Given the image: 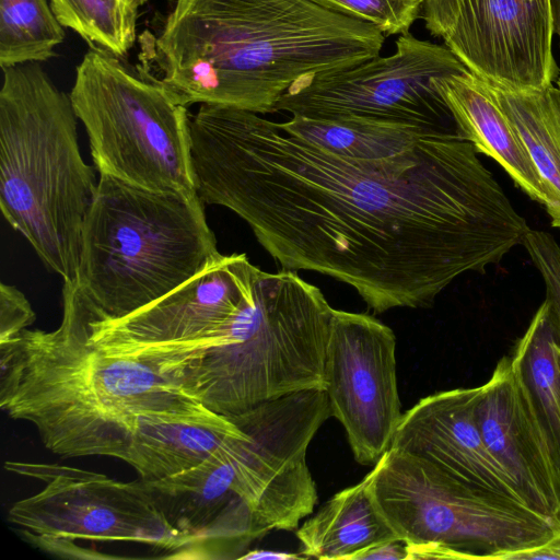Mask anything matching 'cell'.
Listing matches in <instances>:
<instances>
[{
  "label": "cell",
  "instance_id": "1",
  "mask_svg": "<svg viewBox=\"0 0 560 560\" xmlns=\"http://www.w3.org/2000/svg\"><path fill=\"white\" fill-rule=\"evenodd\" d=\"M189 131L203 203L242 218L282 269L341 281L375 313L431 306L529 231L460 132L361 161L235 107L200 104Z\"/></svg>",
  "mask_w": 560,
  "mask_h": 560
},
{
  "label": "cell",
  "instance_id": "2",
  "mask_svg": "<svg viewBox=\"0 0 560 560\" xmlns=\"http://www.w3.org/2000/svg\"><path fill=\"white\" fill-rule=\"evenodd\" d=\"M138 42V69L180 105L264 115L300 78L378 56L385 35L312 0H173Z\"/></svg>",
  "mask_w": 560,
  "mask_h": 560
},
{
  "label": "cell",
  "instance_id": "3",
  "mask_svg": "<svg viewBox=\"0 0 560 560\" xmlns=\"http://www.w3.org/2000/svg\"><path fill=\"white\" fill-rule=\"evenodd\" d=\"M176 369L108 355L56 329H25L0 343V406L32 423L56 454L121 459L138 415L201 406L182 388Z\"/></svg>",
  "mask_w": 560,
  "mask_h": 560
},
{
  "label": "cell",
  "instance_id": "4",
  "mask_svg": "<svg viewBox=\"0 0 560 560\" xmlns=\"http://www.w3.org/2000/svg\"><path fill=\"white\" fill-rule=\"evenodd\" d=\"M197 195L159 191L100 175L84 220L73 282H63L70 322L116 320L167 295L222 254Z\"/></svg>",
  "mask_w": 560,
  "mask_h": 560
},
{
  "label": "cell",
  "instance_id": "5",
  "mask_svg": "<svg viewBox=\"0 0 560 560\" xmlns=\"http://www.w3.org/2000/svg\"><path fill=\"white\" fill-rule=\"evenodd\" d=\"M0 208L43 264L73 282L97 191L82 159L70 94L37 62L2 68Z\"/></svg>",
  "mask_w": 560,
  "mask_h": 560
},
{
  "label": "cell",
  "instance_id": "6",
  "mask_svg": "<svg viewBox=\"0 0 560 560\" xmlns=\"http://www.w3.org/2000/svg\"><path fill=\"white\" fill-rule=\"evenodd\" d=\"M334 307L298 271L258 269L224 338L176 371L207 409L233 417L290 394L325 389Z\"/></svg>",
  "mask_w": 560,
  "mask_h": 560
},
{
  "label": "cell",
  "instance_id": "7",
  "mask_svg": "<svg viewBox=\"0 0 560 560\" xmlns=\"http://www.w3.org/2000/svg\"><path fill=\"white\" fill-rule=\"evenodd\" d=\"M70 98L100 175L197 195L188 107L163 85L121 57L90 48L77 67Z\"/></svg>",
  "mask_w": 560,
  "mask_h": 560
},
{
  "label": "cell",
  "instance_id": "8",
  "mask_svg": "<svg viewBox=\"0 0 560 560\" xmlns=\"http://www.w3.org/2000/svg\"><path fill=\"white\" fill-rule=\"evenodd\" d=\"M373 498L396 535L434 542L467 559H500L545 542L557 518L511 499L474 488L432 462L389 447L374 464Z\"/></svg>",
  "mask_w": 560,
  "mask_h": 560
},
{
  "label": "cell",
  "instance_id": "9",
  "mask_svg": "<svg viewBox=\"0 0 560 560\" xmlns=\"http://www.w3.org/2000/svg\"><path fill=\"white\" fill-rule=\"evenodd\" d=\"M468 69L445 46L399 35L395 51L360 63L307 74L279 98L276 112L311 119L362 118L458 131L434 79Z\"/></svg>",
  "mask_w": 560,
  "mask_h": 560
},
{
  "label": "cell",
  "instance_id": "10",
  "mask_svg": "<svg viewBox=\"0 0 560 560\" xmlns=\"http://www.w3.org/2000/svg\"><path fill=\"white\" fill-rule=\"evenodd\" d=\"M258 269L245 254L222 255L176 290L124 318L62 319L56 330L108 355L183 363L223 339Z\"/></svg>",
  "mask_w": 560,
  "mask_h": 560
},
{
  "label": "cell",
  "instance_id": "11",
  "mask_svg": "<svg viewBox=\"0 0 560 560\" xmlns=\"http://www.w3.org/2000/svg\"><path fill=\"white\" fill-rule=\"evenodd\" d=\"M5 469L42 480L43 489L15 502L10 522L35 537L132 541L171 552L183 549L179 533L167 522L144 482L59 465L10 460Z\"/></svg>",
  "mask_w": 560,
  "mask_h": 560
},
{
  "label": "cell",
  "instance_id": "12",
  "mask_svg": "<svg viewBox=\"0 0 560 560\" xmlns=\"http://www.w3.org/2000/svg\"><path fill=\"white\" fill-rule=\"evenodd\" d=\"M324 390L355 460L377 463L390 447L402 417L392 328L370 314L335 308Z\"/></svg>",
  "mask_w": 560,
  "mask_h": 560
},
{
  "label": "cell",
  "instance_id": "13",
  "mask_svg": "<svg viewBox=\"0 0 560 560\" xmlns=\"http://www.w3.org/2000/svg\"><path fill=\"white\" fill-rule=\"evenodd\" d=\"M550 0H458L445 46L474 74L510 90L540 89L559 77Z\"/></svg>",
  "mask_w": 560,
  "mask_h": 560
},
{
  "label": "cell",
  "instance_id": "14",
  "mask_svg": "<svg viewBox=\"0 0 560 560\" xmlns=\"http://www.w3.org/2000/svg\"><path fill=\"white\" fill-rule=\"evenodd\" d=\"M476 418L489 451L515 482L532 510L560 514V468L547 433L511 355L498 361L480 385Z\"/></svg>",
  "mask_w": 560,
  "mask_h": 560
},
{
  "label": "cell",
  "instance_id": "15",
  "mask_svg": "<svg viewBox=\"0 0 560 560\" xmlns=\"http://www.w3.org/2000/svg\"><path fill=\"white\" fill-rule=\"evenodd\" d=\"M479 394L477 386L420 399L402 413L390 447L421 456L474 488L526 505L515 482L482 439L476 418Z\"/></svg>",
  "mask_w": 560,
  "mask_h": 560
},
{
  "label": "cell",
  "instance_id": "16",
  "mask_svg": "<svg viewBox=\"0 0 560 560\" xmlns=\"http://www.w3.org/2000/svg\"><path fill=\"white\" fill-rule=\"evenodd\" d=\"M450 108L460 135L478 153L499 163L530 199L545 207L549 218L556 211V198L538 174L489 84L469 70L433 80Z\"/></svg>",
  "mask_w": 560,
  "mask_h": 560
},
{
  "label": "cell",
  "instance_id": "17",
  "mask_svg": "<svg viewBox=\"0 0 560 560\" xmlns=\"http://www.w3.org/2000/svg\"><path fill=\"white\" fill-rule=\"evenodd\" d=\"M244 434L230 417L202 405L184 411L140 413L121 460L133 467L140 479L159 480L201 464Z\"/></svg>",
  "mask_w": 560,
  "mask_h": 560
},
{
  "label": "cell",
  "instance_id": "18",
  "mask_svg": "<svg viewBox=\"0 0 560 560\" xmlns=\"http://www.w3.org/2000/svg\"><path fill=\"white\" fill-rule=\"evenodd\" d=\"M372 472L326 501L296 528L306 558L353 560L361 551L399 538L371 491Z\"/></svg>",
  "mask_w": 560,
  "mask_h": 560
},
{
  "label": "cell",
  "instance_id": "19",
  "mask_svg": "<svg viewBox=\"0 0 560 560\" xmlns=\"http://www.w3.org/2000/svg\"><path fill=\"white\" fill-rule=\"evenodd\" d=\"M560 317L548 300L540 304L511 358L547 433L560 468Z\"/></svg>",
  "mask_w": 560,
  "mask_h": 560
},
{
  "label": "cell",
  "instance_id": "20",
  "mask_svg": "<svg viewBox=\"0 0 560 560\" xmlns=\"http://www.w3.org/2000/svg\"><path fill=\"white\" fill-rule=\"evenodd\" d=\"M488 84L552 191L557 206L550 223L560 229V90L555 84L530 90Z\"/></svg>",
  "mask_w": 560,
  "mask_h": 560
},
{
  "label": "cell",
  "instance_id": "21",
  "mask_svg": "<svg viewBox=\"0 0 560 560\" xmlns=\"http://www.w3.org/2000/svg\"><path fill=\"white\" fill-rule=\"evenodd\" d=\"M278 126L327 151L361 161L389 159L413 149L430 135L448 132L362 118L325 120L292 116L288 121L278 122Z\"/></svg>",
  "mask_w": 560,
  "mask_h": 560
},
{
  "label": "cell",
  "instance_id": "22",
  "mask_svg": "<svg viewBox=\"0 0 560 560\" xmlns=\"http://www.w3.org/2000/svg\"><path fill=\"white\" fill-rule=\"evenodd\" d=\"M65 36L50 0H0L1 68L47 61Z\"/></svg>",
  "mask_w": 560,
  "mask_h": 560
},
{
  "label": "cell",
  "instance_id": "23",
  "mask_svg": "<svg viewBox=\"0 0 560 560\" xmlns=\"http://www.w3.org/2000/svg\"><path fill=\"white\" fill-rule=\"evenodd\" d=\"M59 22L90 48L124 57L137 39L138 11L125 0H50Z\"/></svg>",
  "mask_w": 560,
  "mask_h": 560
},
{
  "label": "cell",
  "instance_id": "24",
  "mask_svg": "<svg viewBox=\"0 0 560 560\" xmlns=\"http://www.w3.org/2000/svg\"><path fill=\"white\" fill-rule=\"evenodd\" d=\"M332 11L376 26L384 35H401L423 10L424 0H312Z\"/></svg>",
  "mask_w": 560,
  "mask_h": 560
},
{
  "label": "cell",
  "instance_id": "25",
  "mask_svg": "<svg viewBox=\"0 0 560 560\" xmlns=\"http://www.w3.org/2000/svg\"><path fill=\"white\" fill-rule=\"evenodd\" d=\"M522 245L544 280L546 300L560 317V245L551 234L539 230H529Z\"/></svg>",
  "mask_w": 560,
  "mask_h": 560
},
{
  "label": "cell",
  "instance_id": "26",
  "mask_svg": "<svg viewBox=\"0 0 560 560\" xmlns=\"http://www.w3.org/2000/svg\"><path fill=\"white\" fill-rule=\"evenodd\" d=\"M36 319L26 296L15 287L0 284V343L18 337Z\"/></svg>",
  "mask_w": 560,
  "mask_h": 560
},
{
  "label": "cell",
  "instance_id": "27",
  "mask_svg": "<svg viewBox=\"0 0 560 560\" xmlns=\"http://www.w3.org/2000/svg\"><path fill=\"white\" fill-rule=\"evenodd\" d=\"M458 11V0H424L423 20L427 30L443 37L453 26Z\"/></svg>",
  "mask_w": 560,
  "mask_h": 560
},
{
  "label": "cell",
  "instance_id": "28",
  "mask_svg": "<svg viewBox=\"0 0 560 560\" xmlns=\"http://www.w3.org/2000/svg\"><path fill=\"white\" fill-rule=\"evenodd\" d=\"M407 558V541L395 538L359 552L353 560H401Z\"/></svg>",
  "mask_w": 560,
  "mask_h": 560
},
{
  "label": "cell",
  "instance_id": "29",
  "mask_svg": "<svg viewBox=\"0 0 560 560\" xmlns=\"http://www.w3.org/2000/svg\"><path fill=\"white\" fill-rule=\"evenodd\" d=\"M238 559H275V560H289V559H301V556L285 552V551H275V550H250L246 551Z\"/></svg>",
  "mask_w": 560,
  "mask_h": 560
},
{
  "label": "cell",
  "instance_id": "30",
  "mask_svg": "<svg viewBox=\"0 0 560 560\" xmlns=\"http://www.w3.org/2000/svg\"><path fill=\"white\" fill-rule=\"evenodd\" d=\"M553 32L560 39V0H550Z\"/></svg>",
  "mask_w": 560,
  "mask_h": 560
},
{
  "label": "cell",
  "instance_id": "31",
  "mask_svg": "<svg viewBox=\"0 0 560 560\" xmlns=\"http://www.w3.org/2000/svg\"><path fill=\"white\" fill-rule=\"evenodd\" d=\"M555 535L560 539V514L557 517V525L555 529Z\"/></svg>",
  "mask_w": 560,
  "mask_h": 560
},
{
  "label": "cell",
  "instance_id": "32",
  "mask_svg": "<svg viewBox=\"0 0 560 560\" xmlns=\"http://www.w3.org/2000/svg\"><path fill=\"white\" fill-rule=\"evenodd\" d=\"M556 85H557V86L559 88V90H560V75H559V77L557 78V80H556Z\"/></svg>",
  "mask_w": 560,
  "mask_h": 560
},
{
  "label": "cell",
  "instance_id": "33",
  "mask_svg": "<svg viewBox=\"0 0 560 560\" xmlns=\"http://www.w3.org/2000/svg\"><path fill=\"white\" fill-rule=\"evenodd\" d=\"M558 363H559V369H560V346L558 348Z\"/></svg>",
  "mask_w": 560,
  "mask_h": 560
},
{
  "label": "cell",
  "instance_id": "34",
  "mask_svg": "<svg viewBox=\"0 0 560 560\" xmlns=\"http://www.w3.org/2000/svg\"><path fill=\"white\" fill-rule=\"evenodd\" d=\"M129 5V4H128Z\"/></svg>",
  "mask_w": 560,
  "mask_h": 560
}]
</instances>
